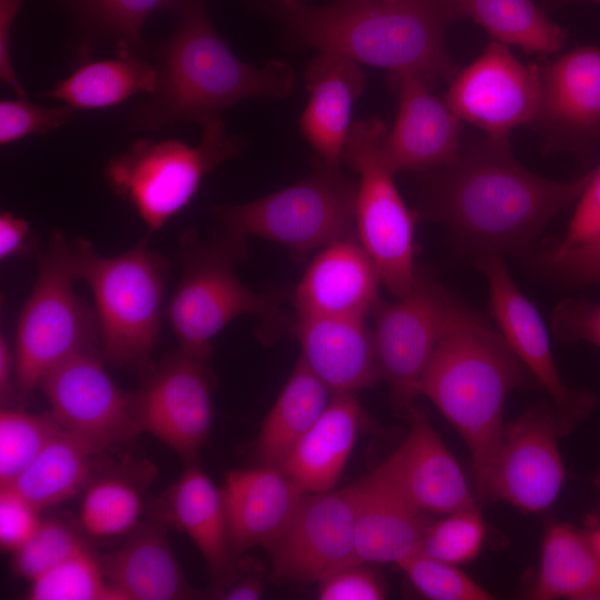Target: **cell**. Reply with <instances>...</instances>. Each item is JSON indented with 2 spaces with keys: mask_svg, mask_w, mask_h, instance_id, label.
<instances>
[{
  "mask_svg": "<svg viewBox=\"0 0 600 600\" xmlns=\"http://www.w3.org/2000/svg\"><path fill=\"white\" fill-rule=\"evenodd\" d=\"M419 212L446 224L478 256L527 250L544 227L578 202L593 168L553 181L523 168L510 140L488 137L462 144L456 162L427 171Z\"/></svg>",
  "mask_w": 600,
  "mask_h": 600,
  "instance_id": "1",
  "label": "cell"
},
{
  "mask_svg": "<svg viewBox=\"0 0 600 600\" xmlns=\"http://www.w3.org/2000/svg\"><path fill=\"white\" fill-rule=\"evenodd\" d=\"M178 14L173 32L156 49L157 83L132 111L133 127L154 130L180 121L204 126L243 99L292 92L293 69L280 60L263 67L241 61L217 33L202 0H184Z\"/></svg>",
  "mask_w": 600,
  "mask_h": 600,
  "instance_id": "2",
  "label": "cell"
},
{
  "mask_svg": "<svg viewBox=\"0 0 600 600\" xmlns=\"http://www.w3.org/2000/svg\"><path fill=\"white\" fill-rule=\"evenodd\" d=\"M526 371L502 334L453 299L418 396L427 397L463 439L482 498L504 430L506 400L524 381Z\"/></svg>",
  "mask_w": 600,
  "mask_h": 600,
  "instance_id": "3",
  "label": "cell"
},
{
  "mask_svg": "<svg viewBox=\"0 0 600 600\" xmlns=\"http://www.w3.org/2000/svg\"><path fill=\"white\" fill-rule=\"evenodd\" d=\"M299 42L391 73H414L431 86L459 68L444 33L457 17L448 0H336L321 7L283 8Z\"/></svg>",
  "mask_w": 600,
  "mask_h": 600,
  "instance_id": "4",
  "label": "cell"
},
{
  "mask_svg": "<svg viewBox=\"0 0 600 600\" xmlns=\"http://www.w3.org/2000/svg\"><path fill=\"white\" fill-rule=\"evenodd\" d=\"M244 256L241 236L224 231L202 241L192 231L182 234L181 278L166 309V318L182 349L209 360L212 339L243 314L260 319L262 338L286 326L281 299L250 290L236 276L234 264Z\"/></svg>",
  "mask_w": 600,
  "mask_h": 600,
  "instance_id": "5",
  "label": "cell"
},
{
  "mask_svg": "<svg viewBox=\"0 0 600 600\" xmlns=\"http://www.w3.org/2000/svg\"><path fill=\"white\" fill-rule=\"evenodd\" d=\"M78 280L96 303L102 356L134 369L147 367L160 337L167 263L148 248V238L124 253L102 257L83 239L70 241Z\"/></svg>",
  "mask_w": 600,
  "mask_h": 600,
  "instance_id": "6",
  "label": "cell"
},
{
  "mask_svg": "<svg viewBox=\"0 0 600 600\" xmlns=\"http://www.w3.org/2000/svg\"><path fill=\"white\" fill-rule=\"evenodd\" d=\"M358 179L317 158L304 179L260 199L217 206L224 231L282 244L301 261L329 243L356 236Z\"/></svg>",
  "mask_w": 600,
  "mask_h": 600,
  "instance_id": "7",
  "label": "cell"
},
{
  "mask_svg": "<svg viewBox=\"0 0 600 600\" xmlns=\"http://www.w3.org/2000/svg\"><path fill=\"white\" fill-rule=\"evenodd\" d=\"M76 280L70 240L54 232L40 253L37 280L17 324L14 381L20 399L62 361L91 351L100 336L96 312L74 292Z\"/></svg>",
  "mask_w": 600,
  "mask_h": 600,
  "instance_id": "8",
  "label": "cell"
},
{
  "mask_svg": "<svg viewBox=\"0 0 600 600\" xmlns=\"http://www.w3.org/2000/svg\"><path fill=\"white\" fill-rule=\"evenodd\" d=\"M202 128L196 147L177 139L137 140L104 169L111 189L134 207L150 233L190 202L208 173L242 149V140L228 134L221 118Z\"/></svg>",
  "mask_w": 600,
  "mask_h": 600,
  "instance_id": "9",
  "label": "cell"
},
{
  "mask_svg": "<svg viewBox=\"0 0 600 600\" xmlns=\"http://www.w3.org/2000/svg\"><path fill=\"white\" fill-rule=\"evenodd\" d=\"M387 127L378 118L352 122L342 152L358 174L356 236L373 262L381 284L393 296L414 284V227L418 212L408 208L386 166L380 146Z\"/></svg>",
  "mask_w": 600,
  "mask_h": 600,
  "instance_id": "10",
  "label": "cell"
},
{
  "mask_svg": "<svg viewBox=\"0 0 600 600\" xmlns=\"http://www.w3.org/2000/svg\"><path fill=\"white\" fill-rule=\"evenodd\" d=\"M372 312L380 377L393 406L404 414L418 396L419 380L446 329L453 298L432 277L418 273L412 288Z\"/></svg>",
  "mask_w": 600,
  "mask_h": 600,
  "instance_id": "11",
  "label": "cell"
},
{
  "mask_svg": "<svg viewBox=\"0 0 600 600\" xmlns=\"http://www.w3.org/2000/svg\"><path fill=\"white\" fill-rule=\"evenodd\" d=\"M541 66L517 59L508 44L491 41L482 53L450 80L444 101L486 137L507 141L511 131L531 126L540 106Z\"/></svg>",
  "mask_w": 600,
  "mask_h": 600,
  "instance_id": "12",
  "label": "cell"
},
{
  "mask_svg": "<svg viewBox=\"0 0 600 600\" xmlns=\"http://www.w3.org/2000/svg\"><path fill=\"white\" fill-rule=\"evenodd\" d=\"M354 483L341 490L306 493L283 531L266 548L270 578L278 582H319L358 563L354 550Z\"/></svg>",
  "mask_w": 600,
  "mask_h": 600,
  "instance_id": "13",
  "label": "cell"
},
{
  "mask_svg": "<svg viewBox=\"0 0 600 600\" xmlns=\"http://www.w3.org/2000/svg\"><path fill=\"white\" fill-rule=\"evenodd\" d=\"M207 361L180 347L134 392L141 432L152 434L187 462L197 460L212 423Z\"/></svg>",
  "mask_w": 600,
  "mask_h": 600,
  "instance_id": "14",
  "label": "cell"
},
{
  "mask_svg": "<svg viewBox=\"0 0 600 600\" xmlns=\"http://www.w3.org/2000/svg\"><path fill=\"white\" fill-rule=\"evenodd\" d=\"M39 388L63 429L102 450L141 433L134 393L121 390L91 351L62 361L44 376Z\"/></svg>",
  "mask_w": 600,
  "mask_h": 600,
  "instance_id": "15",
  "label": "cell"
},
{
  "mask_svg": "<svg viewBox=\"0 0 600 600\" xmlns=\"http://www.w3.org/2000/svg\"><path fill=\"white\" fill-rule=\"evenodd\" d=\"M490 293V307L508 346L551 397L561 436L587 419L594 397L569 388L556 367L547 328L530 300L513 282L501 254L477 257Z\"/></svg>",
  "mask_w": 600,
  "mask_h": 600,
  "instance_id": "16",
  "label": "cell"
},
{
  "mask_svg": "<svg viewBox=\"0 0 600 600\" xmlns=\"http://www.w3.org/2000/svg\"><path fill=\"white\" fill-rule=\"evenodd\" d=\"M559 436L556 409L534 408L504 426L486 498L528 512L549 508L566 478Z\"/></svg>",
  "mask_w": 600,
  "mask_h": 600,
  "instance_id": "17",
  "label": "cell"
},
{
  "mask_svg": "<svg viewBox=\"0 0 600 600\" xmlns=\"http://www.w3.org/2000/svg\"><path fill=\"white\" fill-rule=\"evenodd\" d=\"M541 71V100L530 127L542 134L548 153L589 156L600 140V48H574Z\"/></svg>",
  "mask_w": 600,
  "mask_h": 600,
  "instance_id": "18",
  "label": "cell"
},
{
  "mask_svg": "<svg viewBox=\"0 0 600 600\" xmlns=\"http://www.w3.org/2000/svg\"><path fill=\"white\" fill-rule=\"evenodd\" d=\"M391 74L399 106L380 146L386 166L393 173L427 172L456 162L462 147V120L430 92L432 86L423 78L409 72Z\"/></svg>",
  "mask_w": 600,
  "mask_h": 600,
  "instance_id": "19",
  "label": "cell"
},
{
  "mask_svg": "<svg viewBox=\"0 0 600 600\" xmlns=\"http://www.w3.org/2000/svg\"><path fill=\"white\" fill-rule=\"evenodd\" d=\"M406 417L408 437L376 469L422 512L477 508L461 468L426 417L414 406Z\"/></svg>",
  "mask_w": 600,
  "mask_h": 600,
  "instance_id": "20",
  "label": "cell"
},
{
  "mask_svg": "<svg viewBox=\"0 0 600 600\" xmlns=\"http://www.w3.org/2000/svg\"><path fill=\"white\" fill-rule=\"evenodd\" d=\"M381 280L357 236L320 249L297 284L292 301L300 316L366 319L380 303Z\"/></svg>",
  "mask_w": 600,
  "mask_h": 600,
  "instance_id": "21",
  "label": "cell"
},
{
  "mask_svg": "<svg viewBox=\"0 0 600 600\" xmlns=\"http://www.w3.org/2000/svg\"><path fill=\"white\" fill-rule=\"evenodd\" d=\"M290 328L301 346L300 359L331 396L354 393L381 379L366 319L297 314Z\"/></svg>",
  "mask_w": 600,
  "mask_h": 600,
  "instance_id": "22",
  "label": "cell"
},
{
  "mask_svg": "<svg viewBox=\"0 0 600 600\" xmlns=\"http://www.w3.org/2000/svg\"><path fill=\"white\" fill-rule=\"evenodd\" d=\"M221 492L234 559L253 547L267 548L307 493L281 468L266 466L228 472Z\"/></svg>",
  "mask_w": 600,
  "mask_h": 600,
  "instance_id": "23",
  "label": "cell"
},
{
  "mask_svg": "<svg viewBox=\"0 0 600 600\" xmlns=\"http://www.w3.org/2000/svg\"><path fill=\"white\" fill-rule=\"evenodd\" d=\"M309 100L300 118V131L324 163L340 166L351 127L354 101L366 87V74L357 61L322 52L304 72Z\"/></svg>",
  "mask_w": 600,
  "mask_h": 600,
  "instance_id": "24",
  "label": "cell"
},
{
  "mask_svg": "<svg viewBox=\"0 0 600 600\" xmlns=\"http://www.w3.org/2000/svg\"><path fill=\"white\" fill-rule=\"evenodd\" d=\"M354 550L359 562L400 563L419 549L427 528L414 508L377 469L354 482Z\"/></svg>",
  "mask_w": 600,
  "mask_h": 600,
  "instance_id": "25",
  "label": "cell"
},
{
  "mask_svg": "<svg viewBox=\"0 0 600 600\" xmlns=\"http://www.w3.org/2000/svg\"><path fill=\"white\" fill-rule=\"evenodd\" d=\"M107 581L123 600L198 598L187 582L167 539L164 520L139 523L127 541L104 557Z\"/></svg>",
  "mask_w": 600,
  "mask_h": 600,
  "instance_id": "26",
  "label": "cell"
},
{
  "mask_svg": "<svg viewBox=\"0 0 600 600\" xmlns=\"http://www.w3.org/2000/svg\"><path fill=\"white\" fill-rule=\"evenodd\" d=\"M368 417L354 393L332 394L312 427L296 443L281 469L307 493L337 484Z\"/></svg>",
  "mask_w": 600,
  "mask_h": 600,
  "instance_id": "27",
  "label": "cell"
},
{
  "mask_svg": "<svg viewBox=\"0 0 600 600\" xmlns=\"http://www.w3.org/2000/svg\"><path fill=\"white\" fill-rule=\"evenodd\" d=\"M163 520L172 523L194 542L204 558L212 588L230 573L231 553L221 489L196 462L187 466L166 494Z\"/></svg>",
  "mask_w": 600,
  "mask_h": 600,
  "instance_id": "28",
  "label": "cell"
},
{
  "mask_svg": "<svg viewBox=\"0 0 600 600\" xmlns=\"http://www.w3.org/2000/svg\"><path fill=\"white\" fill-rule=\"evenodd\" d=\"M156 83L153 61L147 54L123 50L111 59L84 62L43 96L74 110H92L121 103L140 92L150 94Z\"/></svg>",
  "mask_w": 600,
  "mask_h": 600,
  "instance_id": "29",
  "label": "cell"
},
{
  "mask_svg": "<svg viewBox=\"0 0 600 600\" xmlns=\"http://www.w3.org/2000/svg\"><path fill=\"white\" fill-rule=\"evenodd\" d=\"M531 599L600 600V557L584 531L554 523L543 536Z\"/></svg>",
  "mask_w": 600,
  "mask_h": 600,
  "instance_id": "30",
  "label": "cell"
},
{
  "mask_svg": "<svg viewBox=\"0 0 600 600\" xmlns=\"http://www.w3.org/2000/svg\"><path fill=\"white\" fill-rule=\"evenodd\" d=\"M330 398V391L299 358L262 423L254 448L259 466L281 468Z\"/></svg>",
  "mask_w": 600,
  "mask_h": 600,
  "instance_id": "31",
  "label": "cell"
},
{
  "mask_svg": "<svg viewBox=\"0 0 600 600\" xmlns=\"http://www.w3.org/2000/svg\"><path fill=\"white\" fill-rule=\"evenodd\" d=\"M103 450L90 440L61 429L9 487L38 510L73 497L91 476L93 458Z\"/></svg>",
  "mask_w": 600,
  "mask_h": 600,
  "instance_id": "32",
  "label": "cell"
},
{
  "mask_svg": "<svg viewBox=\"0 0 600 600\" xmlns=\"http://www.w3.org/2000/svg\"><path fill=\"white\" fill-rule=\"evenodd\" d=\"M457 19L470 18L493 39L529 54L549 57L567 33L531 0H448Z\"/></svg>",
  "mask_w": 600,
  "mask_h": 600,
  "instance_id": "33",
  "label": "cell"
},
{
  "mask_svg": "<svg viewBox=\"0 0 600 600\" xmlns=\"http://www.w3.org/2000/svg\"><path fill=\"white\" fill-rule=\"evenodd\" d=\"M83 28L94 38L116 43L117 51L149 54L142 38L147 18L156 10L178 13L184 0H66Z\"/></svg>",
  "mask_w": 600,
  "mask_h": 600,
  "instance_id": "34",
  "label": "cell"
},
{
  "mask_svg": "<svg viewBox=\"0 0 600 600\" xmlns=\"http://www.w3.org/2000/svg\"><path fill=\"white\" fill-rule=\"evenodd\" d=\"M142 512L139 488L128 478L109 476L92 482L81 501L80 522L83 530L97 538L130 533Z\"/></svg>",
  "mask_w": 600,
  "mask_h": 600,
  "instance_id": "35",
  "label": "cell"
},
{
  "mask_svg": "<svg viewBox=\"0 0 600 600\" xmlns=\"http://www.w3.org/2000/svg\"><path fill=\"white\" fill-rule=\"evenodd\" d=\"M30 600H123L107 581L101 562L83 547L31 581Z\"/></svg>",
  "mask_w": 600,
  "mask_h": 600,
  "instance_id": "36",
  "label": "cell"
},
{
  "mask_svg": "<svg viewBox=\"0 0 600 600\" xmlns=\"http://www.w3.org/2000/svg\"><path fill=\"white\" fill-rule=\"evenodd\" d=\"M62 427L51 413L0 412V487L9 484L39 456Z\"/></svg>",
  "mask_w": 600,
  "mask_h": 600,
  "instance_id": "37",
  "label": "cell"
},
{
  "mask_svg": "<svg viewBox=\"0 0 600 600\" xmlns=\"http://www.w3.org/2000/svg\"><path fill=\"white\" fill-rule=\"evenodd\" d=\"M484 534L486 526L478 508L460 510L427 526L419 550L457 566L478 556Z\"/></svg>",
  "mask_w": 600,
  "mask_h": 600,
  "instance_id": "38",
  "label": "cell"
},
{
  "mask_svg": "<svg viewBox=\"0 0 600 600\" xmlns=\"http://www.w3.org/2000/svg\"><path fill=\"white\" fill-rule=\"evenodd\" d=\"M413 588L432 600H490L492 594L456 564L432 558L419 549L400 563Z\"/></svg>",
  "mask_w": 600,
  "mask_h": 600,
  "instance_id": "39",
  "label": "cell"
},
{
  "mask_svg": "<svg viewBox=\"0 0 600 600\" xmlns=\"http://www.w3.org/2000/svg\"><path fill=\"white\" fill-rule=\"evenodd\" d=\"M83 547L80 536L69 524L41 520L31 538L12 553V570L31 582Z\"/></svg>",
  "mask_w": 600,
  "mask_h": 600,
  "instance_id": "40",
  "label": "cell"
},
{
  "mask_svg": "<svg viewBox=\"0 0 600 600\" xmlns=\"http://www.w3.org/2000/svg\"><path fill=\"white\" fill-rule=\"evenodd\" d=\"M74 109L64 104L41 107L19 99L0 101V144L7 146L36 133H48L67 123Z\"/></svg>",
  "mask_w": 600,
  "mask_h": 600,
  "instance_id": "41",
  "label": "cell"
},
{
  "mask_svg": "<svg viewBox=\"0 0 600 600\" xmlns=\"http://www.w3.org/2000/svg\"><path fill=\"white\" fill-rule=\"evenodd\" d=\"M543 268L569 286L600 282V234L571 244H554L542 258Z\"/></svg>",
  "mask_w": 600,
  "mask_h": 600,
  "instance_id": "42",
  "label": "cell"
},
{
  "mask_svg": "<svg viewBox=\"0 0 600 600\" xmlns=\"http://www.w3.org/2000/svg\"><path fill=\"white\" fill-rule=\"evenodd\" d=\"M551 329L563 341H587L600 347V302L587 298L560 301L551 313Z\"/></svg>",
  "mask_w": 600,
  "mask_h": 600,
  "instance_id": "43",
  "label": "cell"
},
{
  "mask_svg": "<svg viewBox=\"0 0 600 600\" xmlns=\"http://www.w3.org/2000/svg\"><path fill=\"white\" fill-rule=\"evenodd\" d=\"M318 584L321 600H380L387 596L382 579L364 562L339 569Z\"/></svg>",
  "mask_w": 600,
  "mask_h": 600,
  "instance_id": "44",
  "label": "cell"
},
{
  "mask_svg": "<svg viewBox=\"0 0 600 600\" xmlns=\"http://www.w3.org/2000/svg\"><path fill=\"white\" fill-rule=\"evenodd\" d=\"M38 510L26 498L9 487H0V546L13 553L38 529Z\"/></svg>",
  "mask_w": 600,
  "mask_h": 600,
  "instance_id": "45",
  "label": "cell"
},
{
  "mask_svg": "<svg viewBox=\"0 0 600 600\" xmlns=\"http://www.w3.org/2000/svg\"><path fill=\"white\" fill-rule=\"evenodd\" d=\"M600 234V163L578 200L576 211L559 246L576 244Z\"/></svg>",
  "mask_w": 600,
  "mask_h": 600,
  "instance_id": "46",
  "label": "cell"
},
{
  "mask_svg": "<svg viewBox=\"0 0 600 600\" xmlns=\"http://www.w3.org/2000/svg\"><path fill=\"white\" fill-rule=\"evenodd\" d=\"M263 593V568L251 558H236L226 579L212 588L216 598L224 600H257Z\"/></svg>",
  "mask_w": 600,
  "mask_h": 600,
  "instance_id": "47",
  "label": "cell"
},
{
  "mask_svg": "<svg viewBox=\"0 0 600 600\" xmlns=\"http://www.w3.org/2000/svg\"><path fill=\"white\" fill-rule=\"evenodd\" d=\"M24 0H0V78L19 98L26 91L14 72L10 54V39L14 19Z\"/></svg>",
  "mask_w": 600,
  "mask_h": 600,
  "instance_id": "48",
  "label": "cell"
},
{
  "mask_svg": "<svg viewBox=\"0 0 600 600\" xmlns=\"http://www.w3.org/2000/svg\"><path fill=\"white\" fill-rule=\"evenodd\" d=\"M32 252L30 224L26 219L4 211L0 216V259L26 257Z\"/></svg>",
  "mask_w": 600,
  "mask_h": 600,
  "instance_id": "49",
  "label": "cell"
},
{
  "mask_svg": "<svg viewBox=\"0 0 600 600\" xmlns=\"http://www.w3.org/2000/svg\"><path fill=\"white\" fill-rule=\"evenodd\" d=\"M16 379V360L14 351L10 348L7 338L0 336V394L1 399H6L10 392L11 380Z\"/></svg>",
  "mask_w": 600,
  "mask_h": 600,
  "instance_id": "50",
  "label": "cell"
},
{
  "mask_svg": "<svg viewBox=\"0 0 600 600\" xmlns=\"http://www.w3.org/2000/svg\"><path fill=\"white\" fill-rule=\"evenodd\" d=\"M584 533L592 549L600 557V526L593 528L592 530L584 531Z\"/></svg>",
  "mask_w": 600,
  "mask_h": 600,
  "instance_id": "51",
  "label": "cell"
},
{
  "mask_svg": "<svg viewBox=\"0 0 600 600\" xmlns=\"http://www.w3.org/2000/svg\"><path fill=\"white\" fill-rule=\"evenodd\" d=\"M572 2H597L600 3V0H552L553 4H564V3H572Z\"/></svg>",
  "mask_w": 600,
  "mask_h": 600,
  "instance_id": "52",
  "label": "cell"
},
{
  "mask_svg": "<svg viewBox=\"0 0 600 600\" xmlns=\"http://www.w3.org/2000/svg\"><path fill=\"white\" fill-rule=\"evenodd\" d=\"M281 2L283 4V8H293L299 3L298 0H281Z\"/></svg>",
  "mask_w": 600,
  "mask_h": 600,
  "instance_id": "53",
  "label": "cell"
},
{
  "mask_svg": "<svg viewBox=\"0 0 600 600\" xmlns=\"http://www.w3.org/2000/svg\"><path fill=\"white\" fill-rule=\"evenodd\" d=\"M592 482L600 491V473L592 479Z\"/></svg>",
  "mask_w": 600,
  "mask_h": 600,
  "instance_id": "54",
  "label": "cell"
}]
</instances>
